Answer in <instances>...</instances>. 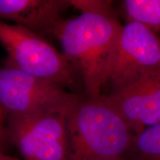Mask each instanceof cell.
<instances>
[{"instance_id": "1", "label": "cell", "mask_w": 160, "mask_h": 160, "mask_svg": "<svg viewBox=\"0 0 160 160\" xmlns=\"http://www.w3.org/2000/svg\"><path fill=\"white\" fill-rule=\"evenodd\" d=\"M71 4L81 13L62 19L52 36L59 41L63 55L81 79L86 97H99L107 85L123 25L111 1L71 0Z\"/></svg>"}, {"instance_id": "2", "label": "cell", "mask_w": 160, "mask_h": 160, "mask_svg": "<svg viewBox=\"0 0 160 160\" xmlns=\"http://www.w3.org/2000/svg\"><path fill=\"white\" fill-rule=\"evenodd\" d=\"M68 160H128L135 135L102 96H77L68 116Z\"/></svg>"}, {"instance_id": "3", "label": "cell", "mask_w": 160, "mask_h": 160, "mask_svg": "<svg viewBox=\"0 0 160 160\" xmlns=\"http://www.w3.org/2000/svg\"><path fill=\"white\" fill-rule=\"evenodd\" d=\"M0 42L8 53L5 65L64 88L72 87L78 79L63 53L25 28L0 20Z\"/></svg>"}, {"instance_id": "4", "label": "cell", "mask_w": 160, "mask_h": 160, "mask_svg": "<svg viewBox=\"0 0 160 160\" xmlns=\"http://www.w3.org/2000/svg\"><path fill=\"white\" fill-rule=\"evenodd\" d=\"M74 100L31 114L5 116L8 138L23 160H68V116Z\"/></svg>"}, {"instance_id": "5", "label": "cell", "mask_w": 160, "mask_h": 160, "mask_svg": "<svg viewBox=\"0 0 160 160\" xmlns=\"http://www.w3.org/2000/svg\"><path fill=\"white\" fill-rule=\"evenodd\" d=\"M77 95L63 86L25 73L0 67V107L5 116H22L67 105Z\"/></svg>"}, {"instance_id": "6", "label": "cell", "mask_w": 160, "mask_h": 160, "mask_svg": "<svg viewBox=\"0 0 160 160\" xmlns=\"http://www.w3.org/2000/svg\"><path fill=\"white\" fill-rule=\"evenodd\" d=\"M159 70L160 38L142 24L126 22L118 40L107 85L113 91Z\"/></svg>"}, {"instance_id": "7", "label": "cell", "mask_w": 160, "mask_h": 160, "mask_svg": "<svg viewBox=\"0 0 160 160\" xmlns=\"http://www.w3.org/2000/svg\"><path fill=\"white\" fill-rule=\"evenodd\" d=\"M102 97L137 135L160 123V70Z\"/></svg>"}, {"instance_id": "8", "label": "cell", "mask_w": 160, "mask_h": 160, "mask_svg": "<svg viewBox=\"0 0 160 160\" xmlns=\"http://www.w3.org/2000/svg\"><path fill=\"white\" fill-rule=\"evenodd\" d=\"M71 0H0V20L11 21L42 37L52 35Z\"/></svg>"}, {"instance_id": "9", "label": "cell", "mask_w": 160, "mask_h": 160, "mask_svg": "<svg viewBox=\"0 0 160 160\" xmlns=\"http://www.w3.org/2000/svg\"><path fill=\"white\" fill-rule=\"evenodd\" d=\"M122 8L128 22H135L155 32L160 30V0H125Z\"/></svg>"}, {"instance_id": "10", "label": "cell", "mask_w": 160, "mask_h": 160, "mask_svg": "<svg viewBox=\"0 0 160 160\" xmlns=\"http://www.w3.org/2000/svg\"><path fill=\"white\" fill-rule=\"evenodd\" d=\"M132 150L138 160H160V123L146 128L134 137Z\"/></svg>"}, {"instance_id": "11", "label": "cell", "mask_w": 160, "mask_h": 160, "mask_svg": "<svg viewBox=\"0 0 160 160\" xmlns=\"http://www.w3.org/2000/svg\"><path fill=\"white\" fill-rule=\"evenodd\" d=\"M8 138L7 126H6V119L4 111L0 107V151H2L6 139Z\"/></svg>"}, {"instance_id": "12", "label": "cell", "mask_w": 160, "mask_h": 160, "mask_svg": "<svg viewBox=\"0 0 160 160\" xmlns=\"http://www.w3.org/2000/svg\"><path fill=\"white\" fill-rule=\"evenodd\" d=\"M0 160H19L17 158L5 154L3 151H0Z\"/></svg>"}, {"instance_id": "13", "label": "cell", "mask_w": 160, "mask_h": 160, "mask_svg": "<svg viewBox=\"0 0 160 160\" xmlns=\"http://www.w3.org/2000/svg\"><path fill=\"white\" fill-rule=\"evenodd\" d=\"M132 160H138V159H132Z\"/></svg>"}]
</instances>
